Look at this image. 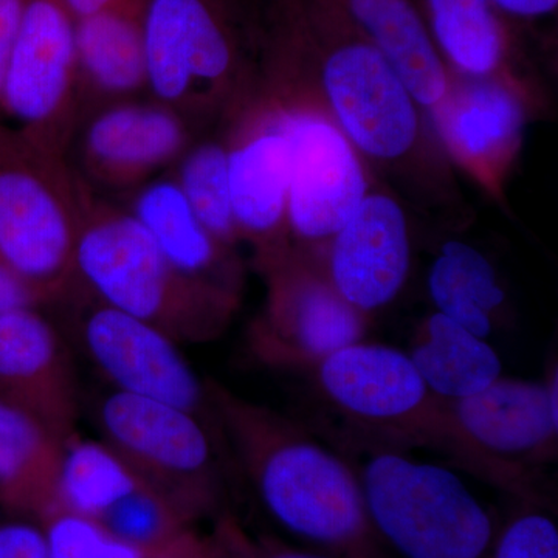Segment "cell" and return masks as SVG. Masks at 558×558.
Instances as JSON below:
<instances>
[{"label":"cell","instance_id":"obj_1","mask_svg":"<svg viewBox=\"0 0 558 558\" xmlns=\"http://www.w3.org/2000/svg\"><path fill=\"white\" fill-rule=\"evenodd\" d=\"M271 17L376 179L411 209L468 223L427 113L380 51L329 0H271Z\"/></svg>","mask_w":558,"mask_h":558},{"label":"cell","instance_id":"obj_2","mask_svg":"<svg viewBox=\"0 0 558 558\" xmlns=\"http://www.w3.org/2000/svg\"><path fill=\"white\" fill-rule=\"evenodd\" d=\"M223 429L264 508L279 526L340 558H391L371 524L359 475L274 410L207 381Z\"/></svg>","mask_w":558,"mask_h":558},{"label":"cell","instance_id":"obj_3","mask_svg":"<svg viewBox=\"0 0 558 558\" xmlns=\"http://www.w3.org/2000/svg\"><path fill=\"white\" fill-rule=\"evenodd\" d=\"M75 274L87 295L179 344L215 340L240 307L241 293L180 271L126 208L97 194L81 223Z\"/></svg>","mask_w":558,"mask_h":558},{"label":"cell","instance_id":"obj_4","mask_svg":"<svg viewBox=\"0 0 558 558\" xmlns=\"http://www.w3.org/2000/svg\"><path fill=\"white\" fill-rule=\"evenodd\" d=\"M255 0H145L150 100L222 123L258 84Z\"/></svg>","mask_w":558,"mask_h":558},{"label":"cell","instance_id":"obj_5","mask_svg":"<svg viewBox=\"0 0 558 558\" xmlns=\"http://www.w3.org/2000/svg\"><path fill=\"white\" fill-rule=\"evenodd\" d=\"M258 86L277 106L289 143L290 242L318 258L379 180L330 116L295 51L275 33L259 40Z\"/></svg>","mask_w":558,"mask_h":558},{"label":"cell","instance_id":"obj_6","mask_svg":"<svg viewBox=\"0 0 558 558\" xmlns=\"http://www.w3.org/2000/svg\"><path fill=\"white\" fill-rule=\"evenodd\" d=\"M314 366L323 395L352 425L442 451L521 501L539 497L520 464L492 457L462 433L450 400L429 391L405 352L362 340Z\"/></svg>","mask_w":558,"mask_h":558},{"label":"cell","instance_id":"obj_7","mask_svg":"<svg viewBox=\"0 0 558 558\" xmlns=\"http://www.w3.org/2000/svg\"><path fill=\"white\" fill-rule=\"evenodd\" d=\"M94 196L68 157L0 123V255L44 304L78 293L76 242Z\"/></svg>","mask_w":558,"mask_h":558},{"label":"cell","instance_id":"obj_8","mask_svg":"<svg viewBox=\"0 0 558 558\" xmlns=\"http://www.w3.org/2000/svg\"><path fill=\"white\" fill-rule=\"evenodd\" d=\"M374 531L400 558H487L497 523L461 476L396 450L357 473Z\"/></svg>","mask_w":558,"mask_h":558},{"label":"cell","instance_id":"obj_9","mask_svg":"<svg viewBox=\"0 0 558 558\" xmlns=\"http://www.w3.org/2000/svg\"><path fill=\"white\" fill-rule=\"evenodd\" d=\"M95 424L101 439L191 523L218 508L213 433L199 417L160 400L112 389L98 400Z\"/></svg>","mask_w":558,"mask_h":558},{"label":"cell","instance_id":"obj_10","mask_svg":"<svg viewBox=\"0 0 558 558\" xmlns=\"http://www.w3.org/2000/svg\"><path fill=\"white\" fill-rule=\"evenodd\" d=\"M0 113L7 126L68 157L86 119L76 61L75 20L60 0H25L11 50Z\"/></svg>","mask_w":558,"mask_h":558},{"label":"cell","instance_id":"obj_11","mask_svg":"<svg viewBox=\"0 0 558 558\" xmlns=\"http://www.w3.org/2000/svg\"><path fill=\"white\" fill-rule=\"evenodd\" d=\"M231 207L256 269L292 248L288 226L289 143L275 102L256 89L222 121Z\"/></svg>","mask_w":558,"mask_h":558},{"label":"cell","instance_id":"obj_12","mask_svg":"<svg viewBox=\"0 0 558 558\" xmlns=\"http://www.w3.org/2000/svg\"><path fill=\"white\" fill-rule=\"evenodd\" d=\"M259 271L266 278L267 300L253 325L252 347L260 359L314 366L365 337L368 315L337 292L314 256L292 247Z\"/></svg>","mask_w":558,"mask_h":558},{"label":"cell","instance_id":"obj_13","mask_svg":"<svg viewBox=\"0 0 558 558\" xmlns=\"http://www.w3.org/2000/svg\"><path fill=\"white\" fill-rule=\"evenodd\" d=\"M543 102L509 81L453 75L449 94L427 119L451 167L508 208L506 185L520 159L529 121L543 110Z\"/></svg>","mask_w":558,"mask_h":558},{"label":"cell","instance_id":"obj_14","mask_svg":"<svg viewBox=\"0 0 558 558\" xmlns=\"http://www.w3.org/2000/svg\"><path fill=\"white\" fill-rule=\"evenodd\" d=\"M81 311L84 352L117 391L170 403L209 425L216 421L207 381L197 376L178 341L126 312L81 292L72 300Z\"/></svg>","mask_w":558,"mask_h":558},{"label":"cell","instance_id":"obj_15","mask_svg":"<svg viewBox=\"0 0 558 558\" xmlns=\"http://www.w3.org/2000/svg\"><path fill=\"white\" fill-rule=\"evenodd\" d=\"M193 128L154 100L110 102L86 117L70 153L75 150V170L92 190L135 191L178 163L194 142Z\"/></svg>","mask_w":558,"mask_h":558},{"label":"cell","instance_id":"obj_16","mask_svg":"<svg viewBox=\"0 0 558 558\" xmlns=\"http://www.w3.org/2000/svg\"><path fill=\"white\" fill-rule=\"evenodd\" d=\"M330 284L363 312L392 303L411 267L409 208L395 191L377 182L317 258Z\"/></svg>","mask_w":558,"mask_h":558},{"label":"cell","instance_id":"obj_17","mask_svg":"<svg viewBox=\"0 0 558 558\" xmlns=\"http://www.w3.org/2000/svg\"><path fill=\"white\" fill-rule=\"evenodd\" d=\"M0 402L62 440L76 433L80 398L72 355L36 307L0 314Z\"/></svg>","mask_w":558,"mask_h":558},{"label":"cell","instance_id":"obj_18","mask_svg":"<svg viewBox=\"0 0 558 558\" xmlns=\"http://www.w3.org/2000/svg\"><path fill=\"white\" fill-rule=\"evenodd\" d=\"M557 369L546 381L499 377L450 402L451 414L478 449L505 461L539 453L557 438Z\"/></svg>","mask_w":558,"mask_h":558},{"label":"cell","instance_id":"obj_19","mask_svg":"<svg viewBox=\"0 0 558 558\" xmlns=\"http://www.w3.org/2000/svg\"><path fill=\"white\" fill-rule=\"evenodd\" d=\"M425 22L453 75L505 80L545 101L538 83L519 61L508 25L490 0H424Z\"/></svg>","mask_w":558,"mask_h":558},{"label":"cell","instance_id":"obj_20","mask_svg":"<svg viewBox=\"0 0 558 558\" xmlns=\"http://www.w3.org/2000/svg\"><path fill=\"white\" fill-rule=\"evenodd\" d=\"M380 51L425 113L449 94L447 68L411 0H329Z\"/></svg>","mask_w":558,"mask_h":558},{"label":"cell","instance_id":"obj_21","mask_svg":"<svg viewBox=\"0 0 558 558\" xmlns=\"http://www.w3.org/2000/svg\"><path fill=\"white\" fill-rule=\"evenodd\" d=\"M126 209L145 227L172 266L191 278L241 293L242 269L236 250L223 245L202 226L172 175L140 186Z\"/></svg>","mask_w":558,"mask_h":558},{"label":"cell","instance_id":"obj_22","mask_svg":"<svg viewBox=\"0 0 558 558\" xmlns=\"http://www.w3.org/2000/svg\"><path fill=\"white\" fill-rule=\"evenodd\" d=\"M143 7L101 11L75 21L76 61L86 117L148 89ZM86 120V119H84Z\"/></svg>","mask_w":558,"mask_h":558},{"label":"cell","instance_id":"obj_23","mask_svg":"<svg viewBox=\"0 0 558 558\" xmlns=\"http://www.w3.org/2000/svg\"><path fill=\"white\" fill-rule=\"evenodd\" d=\"M64 442L22 411L0 402V505L43 521L60 510Z\"/></svg>","mask_w":558,"mask_h":558},{"label":"cell","instance_id":"obj_24","mask_svg":"<svg viewBox=\"0 0 558 558\" xmlns=\"http://www.w3.org/2000/svg\"><path fill=\"white\" fill-rule=\"evenodd\" d=\"M418 376L444 400L470 398L502 376L501 359L486 339L433 312L410 352Z\"/></svg>","mask_w":558,"mask_h":558},{"label":"cell","instance_id":"obj_25","mask_svg":"<svg viewBox=\"0 0 558 558\" xmlns=\"http://www.w3.org/2000/svg\"><path fill=\"white\" fill-rule=\"evenodd\" d=\"M427 290L438 314L486 340L506 303L505 289L490 259L458 240L440 245L429 266Z\"/></svg>","mask_w":558,"mask_h":558},{"label":"cell","instance_id":"obj_26","mask_svg":"<svg viewBox=\"0 0 558 558\" xmlns=\"http://www.w3.org/2000/svg\"><path fill=\"white\" fill-rule=\"evenodd\" d=\"M146 486L105 440L81 438L78 432L65 439L60 475L61 509L98 520L120 499Z\"/></svg>","mask_w":558,"mask_h":558},{"label":"cell","instance_id":"obj_27","mask_svg":"<svg viewBox=\"0 0 558 558\" xmlns=\"http://www.w3.org/2000/svg\"><path fill=\"white\" fill-rule=\"evenodd\" d=\"M175 179L194 215L219 242L236 250L240 231L231 207L229 159L223 135L191 143L178 161Z\"/></svg>","mask_w":558,"mask_h":558},{"label":"cell","instance_id":"obj_28","mask_svg":"<svg viewBox=\"0 0 558 558\" xmlns=\"http://www.w3.org/2000/svg\"><path fill=\"white\" fill-rule=\"evenodd\" d=\"M98 521L117 538L140 549L159 546L191 527V521L149 486L120 499Z\"/></svg>","mask_w":558,"mask_h":558},{"label":"cell","instance_id":"obj_29","mask_svg":"<svg viewBox=\"0 0 558 558\" xmlns=\"http://www.w3.org/2000/svg\"><path fill=\"white\" fill-rule=\"evenodd\" d=\"M49 558H142L146 549L117 538L100 521L60 509L40 521Z\"/></svg>","mask_w":558,"mask_h":558},{"label":"cell","instance_id":"obj_30","mask_svg":"<svg viewBox=\"0 0 558 558\" xmlns=\"http://www.w3.org/2000/svg\"><path fill=\"white\" fill-rule=\"evenodd\" d=\"M487 558H558L557 521L543 501H521L498 526Z\"/></svg>","mask_w":558,"mask_h":558},{"label":"cell","instance_id":"obj_31","mask_svg":"<svg viewBox=\"0 0 558 558\" xmlns=\"http://www.w3.org/2000/svg\"><path fill=\"white\" fill-rule=\"evenodd\" d=\"M216 549L227 558H340L317 549H301L270 537H252L231 519L219 523Z\"/></svg>","mask_w":558,"mask_h":558},{"label":"cell","instance_id":"obj_32","mask_svg":"<svg viewBox=\"0 0 558 558\" xmlns=\"http://www.w3.org/2000/svg\"><path fill=\"white\" fill-rule=\"evenodd\" d=\"M0 558H49L40 524L25 520L0 523Z\"/></svg>","mask_w":558,"mask_h":558},{"label":"cell","instance_id":"obj_33","mask_svg":"<svg viewBox=\"0 0 558 558\" xmlns=\"http://www.w3.org/2000/svg\"><path fill=\"white\" fill-rule=\"evenodd\" d=\"M46 306L38 292L0 255V314Z\"/></svg>","mask_w":558,"mask_h":558},{"label":"cell","instance_id":"obj_34","mask_svg":"<svg viewBox=\"0 0 558 558\" xmlns=\"http://www.w3.org/2000/svg\"><path fill=\"white\" fill-rule=\"evenodd\" d=\"M215 545L199 537L193 529H186L178 537L168 539L159 546L146 549L142 558H209Z\"/></svg>","mask_w":558,"mask_h":558},{"label":"cell","instance_id":"obj_35","mask_svg":"<svg viewBox=\"0 0 558 558\" xmlns=\"http://www.w3.org/2000/svg\"><path fill=\"white\" fill-rule=\"evenodd\" d=\"M24 5L25 0H0V95L11 50L20 31Z\"/></svg>","mask_w":558,"mask_h":558},{"label":"cell","instance_id":"obj_36","mask_svg":"<svg viewBox=\"0 0 558 558\" xmlns=\"http://www.w3.org/2000/svg\"><path fill=\"white\" fill-rule=\"evenodd\" d=\"M495 9L506 16L519 20H538L556 13L558 0H490Z\"/></svg>","mask_w":558,"mask_h":558},{"label":"cell","instance_id":"obj_37","mask_svg":"<svg viewBox=\"0 0 558 558\" xmlns=\"http://www.w3.org/2000/svg\"><path fill=\"white\" fill-rule=\"evenodd\" d=\"M60 2L75 21L101 11L145 5V0H60Z\"/></svg>","mask_w":558,"mask_h":558},{"label":"cell","instance_id":"obj_38","mask_svg":"<svg viewBox=\"0 0 558 558\" xmlns=\"http://www.w3.org/2000/svg\"><path fill=\"white\" fill-rule=\"evenodd\" d=\"M213 545H215V543H213ZM209 558H227V557L222 556V554H220L219 550L216 549V546H215V550H213L211 557H209Z\"/></svg>","mask_w":558,"mask_h":558}]
</instances>
